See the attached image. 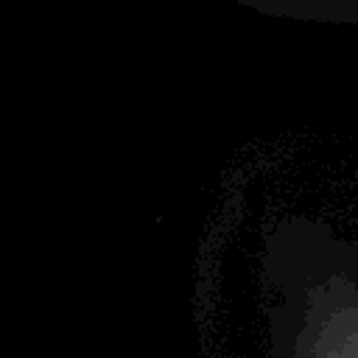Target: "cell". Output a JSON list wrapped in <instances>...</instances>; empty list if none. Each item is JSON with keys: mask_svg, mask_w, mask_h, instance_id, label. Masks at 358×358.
Segmentation results:
<instances>
[]
</instances>
